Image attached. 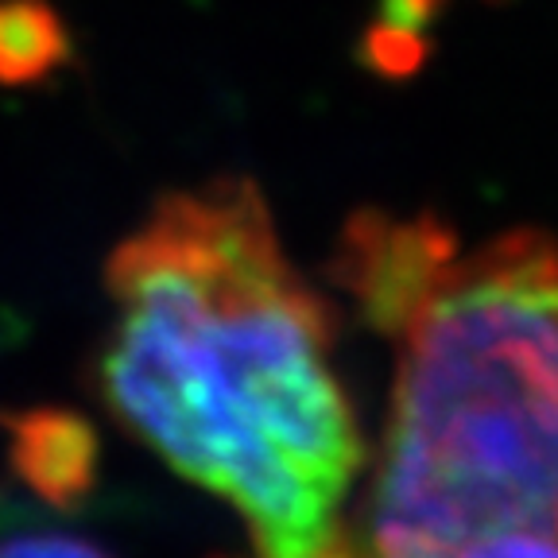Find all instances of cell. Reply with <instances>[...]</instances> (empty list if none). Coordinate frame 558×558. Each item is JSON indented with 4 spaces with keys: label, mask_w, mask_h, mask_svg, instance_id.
Listing matches in <instances>:
<instances>
[{
    "label": "cell",
    "mask_w": 558,
    "mask_h": 558,
    "mask_svg": "<svg viewBox=\"0 0 558 558\" xmlns=\"http://www.w3.org/2000/svg\"><path fill=\"white\" fill-rule=\"evenodd\" d=\"M9 438V462L35 497L59 508H74L94 493L97 435L70 408H20L0 411Z\"/></svg>",
    "instance_id": "obj_4"
},
{
    "label": "cell",
    "mask_w": 558,
    "mask_h": 558,
    "mask_svg": "<svg viewBox=\"0 0 558 558\" xmlns=\"http://www.w3.org/2000/svg\"><path fill=\"white\" fill-rule=\"evenodd\" d=\"M97 392L179 477L233 505L264 558L341 539L365 438L333 368V314L264 194L218 179L156 202L105 260Z\"/></svg>",
    "instance_id": "obj_1"
},
{
    "label": "cell",
    "mask_w": 558,
    "mask_h": 558,
    "mask_svg": "<svg viewBox=\"0 0 558 558\" xmlns=\"http://www.w3.org/2000/svg\"><path fill=\"white\" fill-rule=\"evenodd\" d=\"M450 558H558V535L512 527V532H493L481 535V539H470Z\"/></svg>",
    "instance_id": "obj_6"
},
{
    "label": "cell",
    "mask_w": 558,
    "mask_h": 558,
    "mask_svg": "<svg viewBox=\"0 0 558 558\" xmlns=\"http://www.w3.org/2000/svg\"><path fill=\"white\" fill-rule=\"evenodd\" d=\"M396 349L368 488L376 558L558 535V236L512 229L458 253Z\"/></svg>",
    "instance_id": "obj_2"
},
{
    "label": "cell",
    "mask_w": 558,
    "mask_h": 558,
    "mask_svg": "<svg viewBox=\"0 0 558 558\" xmlns=\"http://www.w3.org/2000/svg\"><path fill=\"white\" fill-rule=\"evenodd\" d=\"M70 62V32L51 0H0V86H39Z\"/></svg>",
    "instance_id": "obj_5"
},
{
    "label": "cell",
    "mask_w": 558,
    "mask_h": 558,
    "mask_svg": "<svg viewBox=\"0 0 558 558\" xmlns=\"http://www.w3.org/2000/svg\"><path fill=\"white\" fill-rule=\"evenodd\" d=\"M453 256L458 241L438 218L361 214L341 233L333 271L368 323L396 338Z\"/></svg>",
    "instance_id": "obj_3"
},
{
    "label": "cell",
    "mask_w": 558,
    "mask_h": 558,
    "mask_svg": "<svg viewBox=\"0 0 558 558\" xmlns=\"http://www.w3.org/2000/svg\"><path fill=\"white\" fill-rule=\"evenodd\" d=\"M311 558H365V555H357L353 547H345V543H333V547H326V550H318V555H311Z\"/></svg>",
    "instance_id": "obj_8"
},
{
    "label": "cell",
    "mask_w": 558,
    "mask_h": 558,
    "mask_svg": "<svg viewBox=\"0 0 558 558\" xmlns=\"http://www.w3.org/2000/svg\"><path fill=\"white\" fill-rule=\"evenodd\" d=\"M0 558H113L97 543L66 532H16L0 539Z\"/></svg>",
    "instance_id": "obj_7"
}]
</instances>
